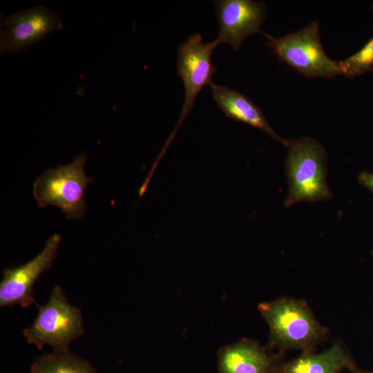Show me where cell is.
Segmentation results:
<instances>
[{
    "label": "cell",
    "instance_id": "7",
    "mask_svg": "<svg viewBox=\"0 0 373 373\" xmlns=\"http://www.w3.org/2000/svg\"><path fill=\"white\" fill-rule=\"evenodd\" d=\"M63 28L60 17L43 5L18 11L3 19L0 51L21 52Z\"/></svg>",
    "mask_w": 373,
    "mask_h": 373
},
{
    "label": "cell",
    "instance_id": "12",
    "mask_svg": "<svg viewBox=\"0 0 373 373\" xmlns=\"http://www.w3.org/2000/svg\"><path fill=\"white\" fill-rule=\"evenodd\" d=\"M356 365L341 342L336 341L321 352H302L297 358L280 364L278 373H339Z\"/></svg>",
    "mask_w": 373,
    "mask_h": 373
},
{
    "label": "cell",
    "instance_id": "9",
    "mask_svg": "<svg viewBox=\"0 0 373 373\" xmlns=\"http://www.w3.org/2000/svg\"><path fill=\"white\" fill-rule=\"evenodd\" d=\"M219 31L216 39L235 50L243 40L258 32L267 17L265 3L252 0L215 1Z\"/></svg>",
    "mask_w": 373,
    "mask_h": 373
},
{
    "label": "cell",
    "instance_id": "5",
    "mask_svg": "<svg viewBox=\"0 0 373 373\" xmlns=\"http://www.w3.org/2000/svg\"><path fill=\"white\" fill-rule=\"evenodd\" d=\"M267 39L266 46L281 61L307 77H333L341 75L338 61L324 51L319 24L313 21L303 29L280 37L262 32Z\"/></svg>",
    "mask_w": 373,
    "mask_h": 373
},
{
    "label": "cell",
    "instance_id": "4",
    "mask_svg": "<svg viewBox=\"0 0 373 373\" xmlns=\"http://www.w3.org/2000/svg\"><path fill=\"white\" fill-rule=\"evenodd\" d=\"M37 315L32 324L23 329L27 342L39 350L44 345L54 350H67L84 333L82 312L67 300L59 285L52 288L46 305H37Z\"/></svg>",
    "mask_w": 373,
    "mask_h": 373
},
{
    "label": "cell",
    "instance_id": "15",
    "mask_svg": "<svg viewBox=\"0 0 373 373\" xmlns=\"http://www.w3.org/2000/svg\"><path fill=\"white\" fill-rule=\"evenodd\" d=\"M360 184L373 193V173L362 171L358 175Z\"/></svg>",
    "mask_w": 373,
    "mask_h": 373
},
{
    "label": "cell",
    "instance_id": "16",
    "mask_svg": "<svg viewBox=\"0 0 373 373\" xmlns=\"http://www.w3.org/2000/svg\"><path fill=\"white\" fill-rule=\"evenodd\" d=\"M350 373H373V372L369 371V370H361V369L358 368L356 366V367L350 370Z\"/></svg>",
    "mask_w": 373,
    "mask_h": 373
},
{
    "label": "cell",
    "instance_id": "13",
    "mask_svg": "<svg viewBox=\"0 0 373 373\" xmlns=\"http://www.w3.org/2000/svg\"><path fill=\"white\" fill-rule=\"evenodd\" d=\"M30 373H97L92 365L69 349L54 350L37 358Z\"/></svg>",
    "mask_w": 373,
    "mask_h": 373
},
{
    "label": "cell",
    "instance_id": "10",
    "mask_svg": "<svg viewBox=\"0 0 373 373\" xmlns=\"http://www.w3.org/2000/svg\"><path fill=\"white\" fill-rule=\"evenodd\" d=\"M283 354L243 338L218 352L219 373H278Z\"/></svg>",
    "mask_w": 373,
    "mask_h": 373
},
{
    "label": "cell",
    "instance_id": "8",
    "mask_svg": "<svg viewBox=\"0 0 373 373\" xmlns=\"http://www.w3.org/2000/svg\"><path fill=\"white\" fill-rule=\"evenodd\" d=\"M61 236L58 233L51 236L41 251L31 260L12 269L3 271L0 283V306L19 305L28 307L34 298L33 287L41 274L49 269L56 256Z\"/></svg>",
    "mask_w": 373,
    "mask_h": 373
},
{
    "label": "cell",
    "instance_id": "2",
    "mask_svg": "<svg viewBox=\"0 0 373 373\" xmlns=\"http://www.w3.org/2000/svg\"><path fill=\"white\" fill-rule=\"evenodd\" d=\"M286 147L289 189L285 207L329 200L332 193L327 182V155L324 147L309 136L289 140Z\"/></svg>",
    "mask_w": 373,
    "mask_h": 373
},
{
    "label": "cell",
    "instance_id": "3",
    "mask_svg": "<svg viewBox=\"0 0 373 373\" xmlns=\"http://www.w3.org/2000/svg\"><path fill=\"white\" fill-rule=\"evenodd\" d=\"M86 155L82 153L68 164L48 169L33 183V196L40 208H59L69 220L83 217L87 205L84 192L93 181L84 172Z\"/></svg>",
    "mask_w": 373,
    "mask_h": 373
},
{
    "label": "cell",
    "instance_id": "6",
    "mask_svg": "<svg viewBox=\"0 0 373 373\" xmlns=\"http://www.w3.org/2000/svg\"><path fill=\"white\" fill-rule=\"evenodd\" d=\"M218 44L216 39L213 41L203 43L201 35L196 33L179 45L177 73L184 84V101L178 125L167 144L192 110L198 93L206 85L212 83L211 79L217 68L211 63V55Z\"/></svg>",
    "mask_w": 373,
    "mask_h": 373
},
{
    "label": "cell",
    "instance_id": "11",
    "mask_svg": "<svg viewBox=\"0 0 373 373\" xmlns=\"http://www.w3.org/2000/svg\"><path fill=\"white\" fill-rule=\"evenodd\" d=\"M209 86L213 99L227 117L261 130L286 147L289 140L276 133L260 108L247 96L213 82Z\"/></svg>",
    "mask_w": 373,
    "mask_h": 373
},
{
    "label": "cell",
    "instance_id": "14",
    "mask_svg": "<svg viewBox=\"0 0 373 373\" xmlns=\"http://www.w3.org/2000/svg\"><path fill=\"white\" fill-rule=\"evenodd\" d=\"M341 75L354 77L373 69V37L358 52L350 57L337 61Z\"/></svg>",
    "mask_w": 373,
    "mask_h": 373
},
{
    "label": "cell",
    "instance_id": "1",
    "mask_svg": "<svg viewBox=\"0 0 373 373\" xmlns=\"http://www.w3.org/2000/svg\"><path fill=\"white\" fill-rule=\"evenodd\" d=\"M258 310L269 328L267 346L283 354L291 350L314 352L329 338V329L304 300L280 297L260 303Z\"/></svg>",
    "mask_w": 373,
    "mask_h": 373
}]
</instances>
